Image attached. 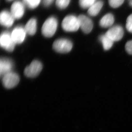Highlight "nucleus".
Segmentation results:
<instances>
[{
  "label": "nucleus",
  "mask_w": 132,
  "mask_h": 132,
  "mask_svg": "<svg viewBox=\"0 0 132 132\" xmlns=\"http://www.w3.org/2000/svg\"><path fill=\"white\" fill-rule=\"evenodd\" d=\"M20 78L15 73L10 72L3 76L2 83L6 88H12L15 87L19 84Z\"/></svg>",
  "instance_id": "5"
},
{
  "label": "nucleus",
  "mask_w": 132,
  "mask_h": 132,
  "mask_svg": "<svg viewBox=\"0 0 132 132\" xmlns=\"http://www.w3.org/2000/svg\"><path fill=\"white\" fill-rule=\"evenodd\" d=\"M13 62L10 60L6 58H1L0 62V73L1 76L12 72Z\"/></svg>",
  "instance_id": "12"
},
{
  "label": "nucleus",
  "mask_w": 132,
  "mask_h": 132,
  "mask_svg": "<svg viewBox=\"0 0 132 132\" xmlns=\"http://www.w3.org/2000/svg\"><path fill=\"white\" fill-rule=\"evenodd\" d=\"M129 2V5L132 7V0H128Z\"/></svg>",
  "instance_id": "24"
},
{
  "label": "nucleus",
  "mask_w": 132,
  "mask_h": 132,
  "mask_svg": "<svg viewBox=\"0 0 132 132\" xmlns=\"http://www.w3.org/2000/svg\"><path fill=\"white\" fill-rule=\"evenodd\" d=\"M42 69L43 65L41 62L38 60H34L25 68L24 73L27 77L34 78L40 73Z\"/></svg>",
  "instance_id": "4"
},
{
  "label": "nucleus",
  "mask_w": 132,
  "mask_h": 132,
  "mask_svg": "<svg viewBox=\"0 0 132 132\" xmlns=\"http://www.w3.org/2000/svg\"><path fill=\"white\" fill-rule=\"evenodd\" d=\"M1 47L9 52H12L15 48V43L12 38L11 34L8 32H4L1 34L0 39Z\"/></svg>",
  "instance_id": "6"
},
{
  "label": "nucleus",
  "mask_w": 132,
  "mask_h": 132,
  "mask_svg": "<svg viewBox=\"0 0 132 132\" xmlns=\"http://www.w3.org/2000/svg\"><path fill=\"white\" fill-rule=\"evenodd\" d=\"M72 47V43L66 39H58L53 45L54 51L60 53H67L71 51Z\"/></svg>",
  "instance_id": "3"
},
{
  "label": "nucleus",
  "mask_w": 132,
  "mask_h": 132,
  "mask_svg": "<svg viewBox=\"0 0 132 132\" xmlns=\"http://www.w3.org/2000/svg\"><path fill=\"white\" fill-rule=\"evenodd\" d=\"M6 1H12L13 0H6Z\"/></svg>",
  "instance_id": "25"
},
{
  "label": "nucleus",
  "mask_w": 132,
  "mask_h": 132,
  "mask_svg": "<svg viewBox=\"0 0 132 132\" xmlns=\"http://www.w3.org/2000/svg\"><path fill=\"white\" fill-rule=\"evenodd\" d=\"M125 50L128 54L132 55V40L127 43L125 45Z\"/></svg>",
  "instance_id": "22"
},
{
  "label": "nucleus",
  "mask_w": 132,
  "mask_h": 132,
  "mask_svg": "<svg viewBox=\"0 0 132 132\" xmlns=\"http://www.w3.org/2000/svg\"><path fill=\"white\" fill-rule=\"evenodd\" d=\"M99 40L102 44L103 49L106 51L110 50L114 42L106 34L101 35L99 37Z\"/></svg>",
  "instance_id": "16"
},
{
  "label": "nucleus",
  "mask_w": 132,
  "mask_h": 132,
  "mask_svg": "<svg viewBox=\"0 0 132 132\" xmlns=\"http://www.w3.org/2000/svg\"><path fill=\"white\" fill-rule=\"evenodd\" d=\"M41 0H23V3L30 9H35L37 7L41 2Z\"/></svg>",
  "instance_id": "17"
},
{
  "label": "nucleus",
  "mask_w": 132,
  "mask_h": 132,
  "mask_svg": "<svg viewBox=\"0 0 132 132\" xmlns=\"http://www.w3.org/2000/svg\"><path fill=\"white\" fill-rule=\"evenodd\" d=\"M96 1V0H79V4L83 9H86L89 8Z\"/></svg>",
  "instance_id": "18"
},
{
  "label": "nucleus",
  "mask_w": 132,
  "mask_h": 132,
  "mask_svg": "<svg viewBox=\"0 0 132 132\" xmlns=\"http://www.w3.org/2000/svg\"><path fill=\"white\" fill-rule=\"evenodd\" d=\"M62 28L65 31L75 32L80 28L78 18L73 15H69L63 19L62 24Z\"/></svg>",
  "instance_id": "2"
},
{
  "label": "nucleus",
  "mask_w": 132,
  "mask_h": 132,
  "mask_svg": "<svg viewBox=\"0 0 132 132\" xmlns=\"http://www.w3.org/2000/svg\"><path fill=\"white\" fill-rule=\"evenodd\" d=\"M26 33L30 35H34L37 30V21L34 18H32L28 21L24 27Z\"/></svg>",
  "instance_id": "14"
},
{
  "label": "nucleus",
  "mask_w": 132,
  "mask_h": 132,
  "mask_svg": "<svg viewBox=\"0 0 132 132\" xmlns=\"http://www.w3.org/2000/svg\"><path fill=\"white\" fill-rule=\"evenodd\" d=\"M58 22L57 19L54 17H50L45 21L42 28V32L45 37H51L55 34Z\"/></svg>",
  "instance_id": "1"
},
{
  "label": "nucleus",
  "mask_w": 132,
  "mask_h": 132,
  "mask_svg": "<svg viewBox=\"0 0 132 132\" xmlns=\"http://www.w3.org/2000/svg\"><path fill=\"white\" fill-rule=\"evenodd\" d=\"M71 0H56V4L59 9H64L66 8L70 4Z\"/></svg>",
  "instance_id": "19"
},
{
  "label": "nucleus",
  "mask_w": 132,
  "mask_h": 132,
  "mask_svg": "<svg viewBox=\"0 0 132 132\" xmlns=\"http://www.w3.org/2000/svg\"><path fill=\"white\" fill-rule=\"evenodd\" d=\"M25 11L24 3L21 1H15L12 5L11 7V13L14 19H19L24 15Z\"/></svg>",
  "instance_id": "8"
},
{
  "label": "nucleus",
  "mask_w": 132,
  "mask_h": 132,
  "mask_svg": "<svg viewBox=\"0 0 132 132\" xmlns=\"http://www.w3.org/2000/svg\"><path fill=\"white\" fill-rule=\"evenodd\" d=\"M123 30L120 25H116L110 28L106 34L113 42L118 41L122 39L123 36Z\"/></svg>",
  "instance_id": "7"
},
{
  "label": "nucleus",
  "mask_w": 132,
  "mask_h": 132,
  "mask_svg": "<svg viewBox=\"0 0 132 132\" xmlns=\"http://www.w3.org/2000/svg\"><path fill=\"white\" fill-rule=\"evenodd\" d=\"M26 34L24 28L18 26L13 29L11 35L15 44H20L24 41Z\"/></svg>",
  "instance_id": "9"
},
{
  "label": "nucleus",
  "mask_w": 132,
  "mask_h": 132,
  "mask_svg": "<svg viewBox=\"0 0 132 132\" xmlns=\"http://www.w3.org/2000/svg\"><path fill=\"white\" fill-rule=\"evenodd\" d=\"M14 18L11 13L6 10L1 12L0 15V22L3 26L9 28L13 25L14 21Z\"/></svg>",
  "instance_id": "11"
},
{
  "label": "nucleus",
  "mask_w": 132,
  "mask_h": 132,
  "mask_svg": "<svg viewBox=\"0 0 132 132\" xmlns=\"http://www.w3.org/2000/svg\"><path fill=\"white\" fill-rule=\"evenodd\" d=\"M103 4V2L101 1H96L88 8V14L92 16H96L101 10Z\"/></svg>",
  "instance_id": "15"
},
{
  "label": "nucleus",
  "mask_w": 132,
  "mask_h": 132,
  "mask_svg": "<svg viewBox=\"0 0 132 132\" xmlns=\"http://www.w3.org/2000/svg\"><path fill=\"white\" fill-rule=\"evenodd\" d=\"M80 28L85 34H89L92 30L93 24L91 19L85 15H81L79 16Z\"/></svg>",
  "instance_id": "10"
},
{
  "label": "nucleus",
  "mask_w": 132,
  "mask_h": 132,
  "mask_svg": "<svg viewBox=\"0 0 132 132\" xmlns=\"http://www.w3.org/2000/svg\"><path fill=\"white\" fill-rule=\"evenodd\" d=\"M114 21L115 19L113 15L111 13H108L103 16L101 19L100 25L102 28H109L112 26Z\"/></svg>",
  "instance_id": "13"
},
{
  "label": "nucleus",
  "mask_w": 132,
  "mask_h": 132,
  "mask_svg": "<svg viewBox=\"0 0 132 132\" xmlns=\"http://www.w3.org/2000/svg\"><path fill=\"white\" fill-rule=\"evenodd\" d=\"M126 28L129 32L132 33V14L129 15L127 19Z\"/></svg>",
  "instance_id": "21"
},
{
  "label": "nucleus",
  "mask_w": 132,
  "mask_h": 132,
  "mask_svg": "<svg viewBox=\"0 0 132 132\" xmlns=\"http://www.w3.org/2000/svg\"><path fill=\"white\" fill-rule=\"evenodd\" d=\"M125 0H108L109 4L112 7L116 8L123 4Z\"/></svg>",
  "instance_id": "20"
},
{
  "label": "nucleus",
  "mask_w": 132,
  "mask_h": 132,
  "mask_svg": "<svg viewBox=\"0 0 132 132\" xmlns=\"http://www.w3.org/2000/svg\"><path fill=\"white\" fill-rule=\"evenodd\" d=\"M54 0H43V3L45 6H48L52 4Z\"/></svg>",
  "instance_id": "23"
}]
</instances>
